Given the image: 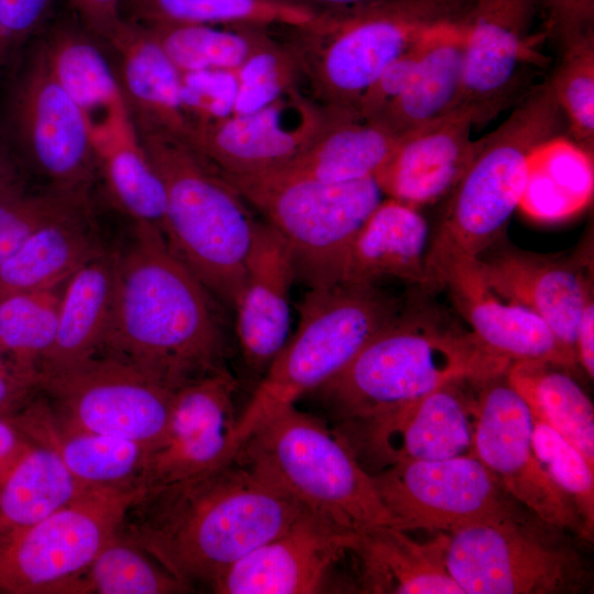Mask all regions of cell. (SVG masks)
I'll list each match as a JSON object with an SVG mask.
<instances>
[{
  "instance_id": "obj_44",
  "label": "cell",
  "mask_w": 594,
  "mask_h": 594,
  "mask_svg": "<svg viewBox=\"0 0 594 594\" xmlns=\"http://www.w3.org/2000/svg\"><path fill=\"white\" fill-rule=\"evenodd\" d=\"M531 438L538 460L552 481L572 499L592 538L594 466L566 438L535 415Z\"/></svg>"
},
{
  "instance_id": "obj_51",
  "label": "cell",
  "mask_w": 594,
  "mask_h": 594,
  "mask_svg": "<svg viewBox=\"0 0 594 594\" xmlns=\"http://www.w3.org/2000/svg\"><path fill=\"white\" fill-rule=\"evenodd\" d=\"M79 22L105 44L113 36L124 18L122 0H68Z\"/></svg>"
},
{
  "instance_id": "obj_29",
  "label": "cell",
  "mask_w": 594,
  "mask_h": 594,
  "mask_svg": "<svg viewBox=\"0 0 594 594\" xmlns=\"http://www.w3.org/2000/svg\"><path fill=\"white\" fill-rule=\"evenodd\" d=\"M107 45L136 124L155 127L186 141L191 122L180 94V70L148 29L124 20Z\"/></svg>"
},
{
  "instance_id": "obj_25",
  "label": "cell",
  "mask_w": 594,
  "mask_h": 594,
  "mask_svg": "<svg viewBox=\"0 0 594 594\" xmlns=\"http://www.w3.org/2000/svg\"><path fill=\"white\" fill-rule=\"evenodd\" d=\"M439 288L448 289L471 332L492 353L510 362L539 360L565 369L578 364L535 312L490 287L475 257L451 263L440 276Z\"/></svg>"
},
{
  "instance_id": "obj_47",
  "label": "cell",
  "mask_w": 594,
  "mask_h": 594,
  "mask_svg": "<svg viewBox=\"0 0 594 594\" xmlns=\"http://www.w3.org/2000/svg\"><path fill=\"white\" fill-rule=\"evenodd\" d=\"M55 0H0V77L8 74L45 24Z\"/></svg>"
},
{
  "instance_id": "obj_55",
  "label": "cell",
  "mask_w": 594,
  "mask_h": 594,
  "mask_svg": "<svg viewBox=\"0 0 594 594\" xmlns=\"http://www.w3.org/2000/svg\"><path fill=\"white\" fill-rule=\"evenodd\" d=\"M24 180L25 175L0 133V189Z\"/></svg>"
},
{
  "instance_id": "obj_16",
  "label": "cell",
  "mask_w": 594,
  "mask_h": 594,
  "mask_svg": "<svg viewBox=\"0 0 594 594\" xmlns=\"http://www.w3.org/2000/svg\"><path fill=\"white\" fill-rule=\"evenodd\" d=\"M535 15L536 0H471L460 108L473 125L487 124L532 89L530 73L541 58Z\"/></svg>"
},
{
  "instance_id": "obj_42",
  "label": "cell",
  "mask_w": 594,
  "mask_h": 594,
  "mask_svg": "<svg viewBox=\"0 0 594 594\" xmlns=\"http://www.w3.org/2000/svg\"><path fill=\"white\" fill-rule=\"evenodd\" d=\"M548 80L570 133L578 145L594 148V30L560 50Z\"/></svg>"
},
{
  "instance_id": "obj_48",
  "label": "cell",
  "mask_w": 594,
  "mask_h": 594,
  "mask_svg": "<svg viewBox=\"0 0 594 594\" xmlns=\"http://www.w3.org/2000/svg\"><path fill=\"white\" fill-rule=\"evenodd\" d=\"M435 29L388 65L363 94L356 106L361 117L374 119L391 101L405 91L415 76L428 37Z\"/></svg>"
},
{
  "instance_id": "obj_52",
  "label": "cell",
  "mask_w": 594,
  "mask_h": 594,
  "mask_svg": "<svg viewBox=\"0 0 594 594\" xmlns=\"http://www.w3.org/2000/svg\"><path fill=\"white\" fill-rule=\"evenodd\" d=\"M576 361L590 378L594 377V301L591 292L584 302L575 333Z\"/></svg>"
},
{
  "instance_id": "obj_43",
  "label": "cell",
  "mask_w": 594,
  "mask_h": 594,
  "mask_svg": "<svg viewBox=\"0 0 594 594\" xmlns=\"http://www.w3.org/2000/svg\"><path fill=\"white\" fill-rule=\"evenodd\" d=\"M87 204V193L34 191L25 182L0 189V266L42 226Z\"/></svg>"
},
{
  "instance_id": "obj_11",
  "label": "cell",
  "mask_w": 594,
  "mask_h": 594,
  "mask_svg": "<svg viewBox=\"0 0 594 594\" xmlns=\"http://www.w3.org/2000/svg\"><path fill=\"white\" fill-rule=\"evenodd\" d=\"M146 494L144 486L90 488L24 528L0 535L1 594H81L90 564Z\"/></svg>"
},
{
  "instance_id": "obj_20",
  "label": "cell",
  "mask_w": 594,
  "mask_h": 594,
  "mask_svg": "<svg viewBox=\"0 0 594 594\" xmlns=\"http://www.w3.org/2000/svg\"><path fill=\"white\" fill-rule=\"evenodd\" d=\"M354 539L355 535L306 513L229 566L210 586L220 594L317 593Z\"/></svg>"
},
{
  "instance_id": "obj_33",
  "label": "cell",
  "mask_w": 594,
  "mask_h": 594,
  "mask_svg": "<svg viewBox=\"0 0 594 594\" xmlns=\"http://www.w3.org/2000/svg\"><path fill=\"white\" fill-rule=\"evenodd\" d=\"M116 252L81 266L63 286L57 328L41 374L59 371L97 355L107 331L114 285Z\"/></svg>"
},
{
  "instance_id": "obj_7",
  "label": "cell",
  "mask_w": 594,
  "mask_h": 594,
  "mask_svg": "<svg viewBox=\"0 0 594 594\" xmlns=\"http://www.w3.org/2000/svg\"><path fill=\"white\" fill-rule=\"evenodd\" d=\"M404 308L378 284L338 283L309 288L299 322L273 360L232 436L233 454L270 417L339 373Z\"/></svg>"
},
{
  "instance_id": "obj_32",
  "label": "cell",
  "mask_w": 594,
  "mask_h": 594,
  "mask_svg": "<svg viewBox=\"0 0 594 594\" xmlns=\"http://www.w3.org/2000/svg\"><path fill=\"white\" fill-rule=\"evenodd\" d=\"M108 249L89 204L79 207L42 226L0 266V298L61 287Z\"/></svg>"
},
{
  "instance_id": "obj_18",
  "label": "cell",
  "mask_w": 594,
  "mask_h": 594,
  "mask_svg": "<svg viewBox=\"0 0 594 594\" xmlns=\"http://www.w3.org/2000/svg\"><path fill=\"white\" fill-rule=\"evenodd\" d=\"M326 119L322 107L295 90L248 114L194 123L187 142L223 176L254 177L298 155Z\"/></svg>"
},
{
  "instance_id": "obj_13",
  "label": "cell",
  "mask_w": 594,
  "mask_h": 594,
  "mask_svg": "<svg viewBox=\"0 0 594 594\" xmlns=\"http://www.w3.org/2000/svg\"><path fill=\"white\" fill-rule=\"evenodd\" d=\"M175 389L101 353L38 376V394L59 419L141 443L151 451L165 436Z\"/></svg>"
},
{
  "instance_id": "obj_50",
  "label": "cell",
  "mask_w": 594,
  "mask_h": 594,
  "mask_svg": "<svg viewBox=\"0 0 594 594\" xmlns=\"http://www.w3.org/2000/svg\"><path fill=\"white\" fill-rule=\"evenodd\" d=\"M38 394V374L0 343V414L10 417Z\"/></svg>"
},
{
  "instance_id": "obj_1",
  "label": "cell",
  "mask_w": 594,
  "mask_h": 594,
  "mask_svg": "<svg viewBox=\"0 0 594 594\" xmlns=\"http://www.w3.org/2000/svg\"><path fill=\"white\" fill-rule=\"evenodd\" d=\"M114 252L112 305L99 353L172 388L224 367L220 304L170 249L162 230L133 221L128 240Z\"/></svg>"
},
{
  "instance_id": "obj_35",
  "label": "cell",
  "mask_w": 594,
  "mask_h": 594,
  "mask_svg": "<svg viewBox=\"0 0 594 594\" xmlns=\"http://www.w3.org/2000/svg\"><path fill=\"white\" fill-rule=\"evenodd\" d=\"M88 490L52 449L31 441L0 483V535L46 518Z\"/></svg>"
},
{
  "instance_id": "obj_27",
  "label": "cell",
  "mask_w": 594,
  "mask_h": 594,
  "mask_svg": "<svg viewBox=\"0 0 594 594\" xmlns=\"http://www.w3.org/2000/svg\"><path fill=\"white\" fill-rule=\"evenodd\" d=\"M429 242L419 208L382 199L355 234L340 283L378 284L394 278L432 290L426 267Z\"/></svg>"
},
{
  "instance_id": "obj_5",
  "label": "cell",
  "mask_w": 594,
  "mask_h": 594,
  "mask_svg": "<svg viewBox=\"0 0 594 594\" xmlns=\"http://www.w3.org/2000/svg\"><path fill=\"white\" fill-rule=\"evenodd\" d=\"M565 119L548 80L520 99L510 114L479 139L477 151L450 193L431 237L426 267L431 289L443 271L460 258L477 257L496 243L519 207L531 152L561 135Z\"/></svg>"
},
{
  "instance_id": "obj_8",
  "label": "cell",
  "mask_w": 594,
  "mask_h": 594,
  "mask_svg": "<svg viewBox=\"0 0 594 594\" xmlns=\"http://www.w3.org/2000/svg\"><path fill=\"white\" fill-rule=\"evenodd\" d=\"M237 454L262 470L309 514L344 532L395 526L373 475L352 449L295 405L264 421Z\"/></svg>"
},
{
  "instance_id": "obj_22",
  "label": "cell",
  "mask_w": 594,
  "mask_h": 594,
  "mask_svg": "<svg viewBox=\"0 0 594 594\" xmlns=\"http://www.w3.org/2000/svg\"><path fill=\"white\" fill-rule=\"evenodd\" d=\"M460 381L358 424L365 444L387 465L473 454L472 398Z\"/></svg>"
},
{
  "instance_id": "obj_24",
  "label": "cell",
  "mask_w": 594,
  "mask_h": 594,
  "mask_svg": "<svg viewBox=\"0 0 594 594\" xmlns=\"http://www.w3.org/2000/svg\"><path fill=\"white\" fill-rule=\"evenodd\" d=\"M472 127L470 113L458 108L399 136L374 176L382 193L416 208L449 195L477 151Z\"/></svg>"
},
{
  "instance_id": "obj_41",
  "label": "cell",
  "mask_w": 594,
  "mask_h": 594,
  "mask_svg": "<svg viewBox=\"0 0 594 594\" xmlns=\"http://www.w3.org/2000/svg\"><path fill=\"white\" fill-rule=\"evenodd\" d=\"M63 286L0 298V343L37 374L55 339Z\"/></svg>"
},
{
  "instance_id": "obj_3",
  "label": "cell",
  "mask_w": 594,
  "mask_h": 594,
  "mask_svg": "<svg viewBox=\"0 0 594 594\" xmlns=\"http://www.w3.org/2000/svg\"><path fill=\"white\" fill-rule=\"evenodd\" d=\"M510 364L438 312L403 309L312 393L360 422L451 383L505 373Z\"/></svg>"
},
{
  "instance_id": "obj_53",
  "label": "cell",
  "mask_w": 594,
  "mask_h": 594,
  "mask_svg": "<svg viewBox=\"0 0 594 594\" xmlns=\"http://www.w3.org/2000/svg\"><path fill=\"white\" fill-rule=\"evenodd\" d=\"M30 444L11 419L0 414V483Z\"/></svg>"
},
{
  "instance_id": "obj_21",
  "label": "cell",
  "mask_w": 594,
  "mask_h": 594,
  "mask_svg": "<svg viewBox=\"0 0 594 594\" xmlns=\"http://www.w3.org/2000/svg\"><path fill=\"white\" fill-rule=\"evenodd\" d=\"M80 22H63L37 41L48 68L80 110L96 153L135 134L116 67ZM103 43V42H102Z\"/></svg>"
},
{
  "instance_id": "obj_46",
  "label": "cell",
  "mask_w": 594,
  "mask_h": 594,
  "mask_svg": "<svg viewBox=\"0 0 594 594\" xmlns=\"http://www.w3.org/2000/svg\"><path fill=\"white\" fill-rule=\"evenodd\" d=\"M237 90V70L180 72L182 101L191 125L231 116Z\"/></svg>"
},
{
  "instance_id": "obj_40",
  "label": "cell",
  "mask_w": 594,
  "mask_h": 594,
  "mask_svg": "<svg viewBox=\"0 0 594 594\" xmlns=\"http://www.w3.org/2000/svg\"><path fill=\"white\" fill-rule=\"evenodd\" d=\"M190 590L120 529L87 570L81 594H170Z\"/></svg>"
},
{
  "instance_id": "obj_36",
  "label": "cell",
  "mask_w": 594,
  "mask_h": 594,
  "mask_svg": "<svg viewBox=\"0 0 594 594\" xmlns=\"http://www.w3.org/2000/svg\"><path fill=\"white\" fill-rule=\"evenodd\" d=\"M563 369L547 361L520 360L512 362L506 377L532 415L559 431L594 466L593 404Z\"/></svg>"
},
{
  "instance_id": "obj_26",
  "label": "cell",
  "mask_w": 594,
  "mask_h": 594,
  "mask_svg": "<svg viewBox=\"0 0 594 594\" xmlns=\"http://www.w3.org/2000/svg\"><path fill=\"white\" fill-rule=\"evenodd\" d=\"M29 440L52 449L68 471L90 488L143 486L151 449L123 438L74 427L37 394L9 417Z\"/></svg>"
},
{
  "instance_id": "obj_28",
  "label": "cell",
  "mask_w": 594,
  "mask_h": 594,
  "mask_svg": "<svg viewBox=\"0 0 594 594\" xmlns=\"http://www.w3.org/2000/svg\"><path fill=\"white\" fill-rule=\"evenodd\" d=\"M326 111L323 127L298 155L283 166L254 177L329 184L374 177L398 138L355 110Z\"/></svg>"
},
{
  "instance_id": "obj_17",
  "label": "cell",
  "mask_w": 594,
  "mask_h": 594,
  "mask_svg": "<svg viewBox=\"0 0 594 594\" xmlns=\"http://www.w3.org/2000/svg\"><path fill=\"white\" fill-rule=\"evenodd\" d=\"M235 391L227 366L175 389L165 436L143 473L147 491L209 473L234 458Z\"/></svg>"
},
{
  "instance_id": "obj_30",
  "label": "cell",
  "mask_w": 594,
  "mask_h": 594,
  "mask_svg": "<svg viewBox=\"0 0 594 594\" xmlns=\"http://www.w3.org/2000/svg\"><path fill=\"white\" fill-rule=\"evenodd\" d=\"M448 534L419 542L395 526L355 535L351 552L361 563L366 593L463 594L446 564Z\"/></svg>"
},
{
  "instance_id": "obj_45",
  "label": "cell",
  "mask_w": 594,
  "mask_h": 594,
  "mask_svg": "<svg viewBox=\"0 0 594 594\" xmlns=\"http://www.w3.org/2000/svg\"><path fill=\"white\" fill-rule=\"evenodd\" d=\"M237 77L232 114H248L297 90L300 74L288 47L275 41L237 69Z\"/></svg>"
},
{
  "instance_id": "obj_4",
  "label": "cell",
  "mask_w": 594,
  "mask_h": 594,
  "mask_svg": "<svg viewBox=\"0 0 594 594\" xmlns=\"http://www.w3.org/2000/svg\"><path fill=\"white\" fill-rule=\"evenodd\" d=\"M165 190L161 230L216 300L234 309L258 220L226 177L185 139L135 124Z\"/></svg>"
},
{
  "instance_id": "obj_12",
  "label": "cell",
  "mask_w": 594,
  "mask_h": 594,
  "mask_svg": "<svg viewBox=\"0 0 594 594\" xmlns=\"http://www.w3.org/2000/svg\"><path fill=\"white\" fill-rule=\"evenodd\" d=\"M0 119V133L22 173L47 188L88 193L97 170L87 123L32 42L13 68Z\"/></svg>"
},
{
  "instance_id": "obj_6",
  "label": "cell",
  "mask_w": 594,
  "mask_h": 594,
  "mask_svg": "<svg viewBox=\"0 0 594 594\" xmlns=\"http://www.w3.org/2000/svg\"><path fill=\"white\" fill-rule=\"evenodd\" d=\"M471 0H382L320 13L286 45L326 110H356L363 94L436 26L465 16ZM358 111V110H356Z\"/></svg>"
},
{
  "instance_id": "obj_54",
  "label": "cell",
  "mask_w": 594,
  "mask_h": 594,
  "mask_svg": "<svg viewBox=\"0 0 594 594\" xmlns=\"http://www.w3.org/2000/svg\"><path fill=\"white\" fill-rule=\"evenodd\" d=\"M316 13H332L363 7L382 0H280Z\"/></svg>"
},
{
  "instance_id": "obj_23",
  "label": "cell",
  "mask_w": 594,
  "mask_h": 594,
  "mask_svg": "<svg viewBox=\"0 0 594 594\" xmlns=\"http://www.w3.org/2000/svg\"><path fill=\"white\" fill-rule=\"evenodd\" d=\"M295 279L286 242L268 222L258 221L233 309L242 359L255 374L263 376L288 340Z\"/></svg>"
},
{
  "instance_id": "obj_10",
  "label": "cell",
  "mask_w": 594,
  "mask_h": 594,
  "mask_svg": "<svg viewBox=\"0 0 594 594\" xmlns=\"http://www.w3.org/2000/svg\"><path fill=\"white\" fill-rule=\"evenodd\" d=\"M565 530L531 513L448 534L447 568L463 594H565L588 582Z\"/></svg>"
},
{
  "instance_id": "obj_15",
  "label": "cell",
  "mask_w": 594,
  "mask_h": 594,
  "mask_svg": "<svg viewBox=\"0 0 594 594\" xmlns=\"http://www.w3.org/2000/svg\"><path fill=\"white\" fill-rule=\"evenodd\" d=\"M473 454L506 492L542 521L592 539L572 499L552 481L532 446V415L506 372L476 381Z\"/></svg>"
},
{
  "instance_id": "obj_34",
  "label": "cell",
  "mask_w": 594,
  "mask_h": 594,
  "mask_svg": "<svg viewBox=\"0 0 594 594\" xmlns=\"http://www.w3.org/2000/svg\"><path fill=\"white\" fill-rule=\"evenodd\" d=\"M593 191V153L561 134L531 152L518 208L536 221H563L588 207Z\"/></svg>"
},
{
  "instance_id": "obj_14",
  "label": "cell",
  "mask_w": 594,
  "mask_h": 594,
  "mask_svg": "<svg viewBox=\"0 0 594 594\" xmlns=\"http://www.w3.org/2000/svg\"><path fill=\"white\" fill-rule=\"evenodd\" d=\"M373 480L395 527L406 531L450 534L530 513L474 454L397 462Z\"/></svg>"
},
{
  "instance_id": "obj_19",
  "label": "cell",
  "mask_w": 594,
  "mask_h": 594,
  "mask_svg": "<svg viewBox=\"0 0 594 594\" xmlns=\"http://www.w3.org/2000/svg\"><path fill=\"white\" fill-rule=\"evenodd\" d=\"M476 263L495 293L535 312L578 363L576 327L585 299L593 292L587 261L504 245L486 249Z\"/></svg>"
},
{
  "instance_id": "obj_37",
  "label": "cell",
  "mask_w": 594,
  "mask_h": 594,
  "mask_svg": "<svg viewBox=\"0 0 594 594\" xmlns=\"http://www.w3.org/2000/svg\"><path fill=\"white\" fill-rule=\"evenodd\" d=\"M124 20L143 25H311L320 13L280 0H122Z\"/></svg>"
},
{
  "instance_id": "obj_9",
  "label": "cell",
  "mask_w": 594,
  "mask_h": 594,
  "mask_svg": "<svg viewBox=\"0 0 594 594\" xmlns=\"http://www.w3.org/2000/svg\"><path fill=\"white\" fill-rule=\"evenodd\" d=\"M224 177L282 235L296 279L309 288L341 282L350 245L383 195L374 177L338 184Z\"/></svg>"
},
{
  "instance_id": "obj_2",
  "label": "cell",
  "mask_w": 594,
  "mask_h": 594,
  "mask_svg": "<svg viewBox=\"0 0 594 594\" xmlns=\"http://www.w3.org/2000/svg\"><path fill=\"white\" fill-rule=\"evenodd\" d=\"M306 513L262 470L237 454L215 471L147 491L121 530L189 586L211 585Z\"/></svg>"
},
{
  "instance_id": "obj_38",
  "label": "cell",
  "mask_w": 594,
  "mask_h": 594,
  "mask_svg": "<svg viewBox=\"0 0 594 594\" xmlns=\"http://www.w3.org/2000/svg\"><path fill=\"white\" fill-rule=\"evenodd\" d=\"M143 26V25H142ZM180 72L237 70L275 41L267 29L180 24L145 26Z\"/></svg>"
},
{
  "instance_id": "obj_31",
  "label": "cell",
  "mask_w": 594,
  "mask_h": 594,
  "mask_svg": "<svg viewBox=\"0 0 594 594\" xmlns=\"http://www.w3.org/2000/svg\"><path fill=\"white\" fill-rule=\"evenodd\" d=\"M466 41L465 16L438 25L428 37L411 82L370 120L399 138L460 108Z\"/></svg>"
},
{
  "instance_id": "obj_39",
  "label": "cell",
  "mask_w": 594,
  "mask_h": 594,
  "mask_svg": "<svg viewBox=\"0 0 594 594\" xmlns=\"http://www.w3.org/2000/svg\"><path fill=\"white\" fill-rule=\"evenodd\" d=\"M97 170L116 206L134 222L160 229L165 213V190L139 134L117 140L96 153Z\"/></svg>"
},
{
  "instance_id": "obj_49",
  "label": "cell",
  "mask_w": 594,
  "mask_h": 594,
  "mask_svg": "<svg viewBox=\"0 0 594 594\" xmlns=\"http://www.w3.org/2000/svg\"><path fill=\"white\" fill-rule=\"evenodd\" d=\"M547 31L560 50L594 30V0H542Z\"/></svg>"
}]
</instances>
